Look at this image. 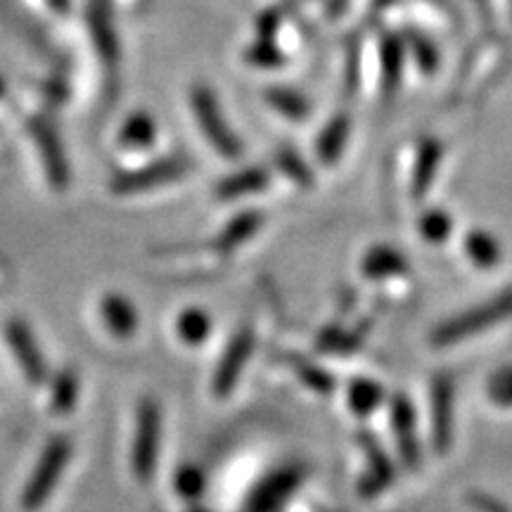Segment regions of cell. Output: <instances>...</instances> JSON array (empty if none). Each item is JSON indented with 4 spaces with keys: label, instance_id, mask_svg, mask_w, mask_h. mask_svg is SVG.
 <instances>
[{
    "label": "cell",
    "instance_id": "cell-30",
    "mask_svg": "<svg viewBox=\"0 0 512 512\" xmlns=\"http://www.w3.org/2000/svg\"><path fill=\"white\" fill-rule=\"evenodd\" d=\"M486 399L498 408H512V366L498 368L486 380Z\"/></svg>",
    "mask_w": 512,
    "mask_h": 512
},
{
    "label": "cell",
    "instance_id": "cell-12",
    "mask_svg": "<svg viewBox=\"0 0 512 512\" xmlns=\"http://www.w3.org/2000/svg\"><path fill=\"white\" fill-rule=\"evenodd\" d=\"M392 430L396 434V444L403 465L420 467V444L415 437V411L406 396H394L392 399Z\"/></svg>",
    "mask_w": 512,
    "mask_h": 512
},
{
    "label": "cell",
    "instance_id": "cell-20",
    "mask_svg": "<svg viewBox=\"0 0 512 512\" xmlns=\"http://www.w3.org/2000/svg\"><path fill=\"white\" fill-rule=\"evenodd\" d=\"M81 377L74 368H64L50 380V411L55 415H69L79 403Z\"/></svg>",
    "mask_w": 512,
    "mask_h": 512
},
{
    "label": "cell",
    "instance_id": "cell-2",
    "mask_svg": "<svg viewBox=\"0 0 512 512\" xmlns=\"http://www.w3.org/2000/svg\"><path fill=\"white\" fill-rule=\"evenodd\" d=\"M159 446H162V408L152 396H145L136 411V432L131 444V470L140 484L155 479Z\"/></svg>",
    "mask_w": 512,
    "mask_h": 512
},
{
    "label": "cell",
    "instance_id": "cell-36",
    "mask_svg": "<svg viewBox=\"0 0 512 512\" xmlns=\"http://www.w3.org/2000/svg\"><path fill=\"white\" fill-rule=\"evenodd\" d=\"M192 512H211V510H204V508H195Z\"/></svg>",
    "mask_w": 512,
    "mask_h": 512
},
{
    "label": "cell",
    "instance_id": "cell-21",
    "mask_svg": "<svg viewBox=\"0 0 512 512\" xmlns=\"http://www.w3.org/2000/svg\"><path fill=\"white\" fill-rule=\"evenodd\" d=\"M264 100L280 114V117L297 121V124H302V121L309 119L313 110L311 100L299 91H294V88H283V86L268 88L264 93Z\"/></svg>",
    "mask_w": 512,
    "mask_h": 512
},
{
    "label": "cell",
    "instance_id": "cell-17",
    "mask_svg": "<svg viewBox=\"0 0 512 512\" xmlns=\"http://www.w3.org/2000/svg\"><path fill=\"white\" fill-rule=\"evenodd\" d=\"M406 41L396 34H384L380 43V64H382V91L384 98H394L396 88L401 86L403 62H406Z\"/></svg>",
    "mask_w": 512,
    "mask_h": 512
},
{
    "label": "cell",
    "instance_id": "cell-34",
    "mask_svg": "<svg viewBox=\"0 0 512 512\" xmlns=\"http://www.w3.org/2000/svg\"><path fill=\"white\" fill-rule=\"evenodd\" d=\"M467 503H470L477 512H512L503 501L486 496L482 491H472V494L467 496Z\"/></svg>",
    "mask_w": 512,
    "mask_h": 512
},
{
    "label": "cell",
    "instance_id": "cell-3",
    "mask_svg": "<svg viewBox=\"0 0 512 512\" xmlns=\"http://www.w3.org/2000/svg\"><path fill=\"white\" fill-rule=\"evenodd\" d=\"M512 316V290L498 294L496 299L486 302L484 306L470 309L460 316L446 320L444 325H439L432 335L434 347H448V344H456L460 339H467L479 332L494 328L501 320Z\"/></svg>",
    "mask_w": 512,
    "mask_h": 512
},
{
    "label": "cell",
    "instance_id": "cell-19",
    "mask_svg": "<svg viewBox=\"0 0 512 512\" xmlns=\"http://www.w3.org/2000/svg\"><path fill=\"white\" fill-rule=\"evenodd\" d=\"M268 183H271L268 171L254 166V169L240 171V174L223 178V181L216 185V197L223 202L238 200V197L254 195V192H264L268 188Z\"/></svg>",
    "mask_w": 512,
    "mask_h": 512
},
{
    "label": "cell",
    "instance_id": "cell-5",
    "mask_svg": "<svg viewBox=\"0 0 512 512\" xmlns=\"http://www.w3.org/2000/svg\"><path fill=\"white\" fill-rule=\"evenodd\" d=\"M192 162L185 157H166L155 164H147L138 171H124L114 176L110 190L114 195H140V192L155 190L159 185L176 183L190 174Z\"/></svg>",
    "mask_w": 512,
    "mask_h": 512
},
{
    "label": "cell",
    "instance_id": "cell-29",
    "mask_svg": "<svg viewBox=\"0 0 512 512\" xmlns=\"http://www.w3.org/2000/svg\"><path fill=\"white\" fill-rule=\"evenodd\" d=\"M275 164H278V169L297 185H304V188H311L313 185V174L309 164H306L304 159L292 150V147H283V150H278V155H275Z\"/></svg>",
    "mask_w": 512,
    "mask_h": 512
},
{
    "label": "cell",
    "instance_id": "cell-37",
    "mask_svg": "<svg viewBox=\"0 0 512 512\" xmlns=\"http://www.w3.org/2000/svg\"><path fill=\"white\" fill-rule=\"evenodd\" d=\"M0 93H3V81H0Z\"/></svg>",
    "mask_w": 512,
    "mask_h": 512
},
{
    "label": "cell",
    "instance_id": "cell-24",
    "mask_svg": "<svg viewBox=\"0 0 512 512\" xmlns=\"http://www.w3.org/2000/svg\"><path fill=\"white\" fill-rule=\"evenodd\" d=\"M155 140H157L155 119L147 117L145 112L133 114L119 133V145L131 147V150H143V147L155 145Z\"/></svg>",
    "mask_w": 512,
    "mask_h": 512
},
{
    "label": "cell",
    "instance_id": "cell-23",
    "mask_svg": "<svg viewBox=\"0 0 512 512\" xmlns=\"http://www.w3.org/2000/svg\"><path fill=\"white\" fill-rule=\"evenodd\" d=\"M176 332L188 347H202L211 335V318L202 309H185L176 318Z\"/></svg>",
    "mask_w": 512,
    "mask_h": 512
},
{
    "label": "cell",
    "instance_id": "cell-1",
    "mask_svg": "<svg viewBox=\"0 0 512 512\" xmlns=\"http://www.w3.org/2000/svg\"><path fill=\"white\" fill-rule=\"evenodd\" d=\"M74 444L67 434H57L43 448L41 458L31 472L27 486H24L22 494V508L27 512H36L38 508L48 503V498L53 496L55 486L60 484V479L67 470L69 460H72Z\"/></svg>",
    "mask_w": 512,
    "mask_h": 512
},
{
    "label": "cell",
    "instance_id": "cell-16",
    "mask_svg": "<svg viewBox=\"0 0 512 512\" xmlns=\"http://www.w3.org/2000/svg\"><path fill=\"white\" fill-rule=\"evenodd\" d=\"M349 138H351V119L347 112H339L323 126V131L318 133L316 157L328 166L339 162V157H342L344 150H347Z\"/></svg>",
    "mask_w": 512,
    "mask_h": 512
},
{
    "label": "cell",
    "instance_id": "cell-31",
    "mask_svg": "<svg viewBox=\"0 0 512 512\" xmlns=\"http://www.w3.org/2000/svg\"><path fill=\"white\" fill-rule=\"evenodd\" d=\"M174 486L178 496L185 498V501H197L202 496L204 486H207V477H204V472L197 465H183L176 472Z\"/></svg>",
    "mask_w": 512,
    "mask_h": 512
},
{
    "label": "cell",
    "instance_id": "cell-26",
    "mask_svg": "<svg viewBox=\"0 0 512 512\" xmlns=\"http://www.w3.org/2000/svg\"><path fill=\"white\" fill-rule=\"evenodd\" d=\"M406 50L408 55L413 57L415 64H418V69L425 76H432L434 72H439L441 67V55H439V48L437 43L430 41L427 36L422 34H408L406 38Z\"/></svg>",
    "mask_w": 512,
    "mask_h": 512
},
{
    "label": "cell",
    "instance_id": "cell-38",
    "mask_svg": "<svg viewBox=\"0 0 512 512\" xmlns=\"http://www.w3.org/2000/svg\"><path fill=\"white\" fill-rule=\"evenodd\" d=\"M0 268H3V259H0Z\"/></svg>",
    "mask_w": 512,
    "mask_h": 512
},
{
    "label": "cell",
    "instance_id": "cell-4",
    "mask_svg": "<svg viewBox=\"0 0 512 512\" xmlns=\"http://www.w3.org/2000/svg\"><path fill=\"white\" fill-rule=\"evenodd\" d=\"M192 110H195L197 124H200L204 138L209 140L211 147L226 159H238L242 155V143L233 133V128L226 124L219 100L211 88L197 86L192 91Z\"/></svg>",
    "mask_w": 512,
    "mask_h": 512
},
{
    "label": "cell",
    "instance_id": "cell-9",
    "mask_svg": "<svg viewBox=\"0 0 512 512\" xmlns=\"http://www.w3.org/2000/svg\"><path fill=\"white\" fill-rule=\"evenodd\" d=\"M453 425H456V384L451 375L441 373L432 382V444L441 456H446L453 446Z\"/></svg>",
    "mask_w": 512,
    "mask_h": 512
},
{
    "label": "cell",
    "instance_id": "cell-8",
    "mask_svg": "<svg viewBox=\"0 0 512 512\" xmlns=\"http://www.w3.org/2000/svg\"><path fill=\"white\" fill-rule=\"evenodd\" d=\"M304 482L302 465H285L271 472L264 482L254 489L245 505V512H278L290 501L299 484Z\"/></svg>",
    "mask_w": 512,
    "mask_h": 512
},
{
    "label": "cell",
    "instance_id": "cell-33",
    "mask_svg": "<svg viewBox=\"0 0 512 512\" xmlns=\"http://www.w3.org/2000/svg\"><path fill=\"white\" fill-rule=\"evenodd\" d=\"M245 60L256 64V67L273 69V67H280V64H285L287 57L273 46V41H266V38H261L259 43H254V46L247 50Z\"/></svg>",
    "mask_w": 512,
    "mask_h": 512
},
{
    "label": "cell",
    "instance_id": "cell-14",
    "mask_svg": "<svg viewBox=\"0 0 512 512\" xmlns=\"http://www.w3.org/2000/svg\"><path fill=\"white\" fill-rule=\"evenodd\" d=\"M361 446L366 448L368 453V470L366 475L361 477V482H358V494L363 498H373L377 494H382V491L394 482V465L392 460L384 456L382 448L375 444V439H370L368 434L361 437Z\"/></svg>",
    "mask_w": 512,
    "mask_h": 512
},
{
    "label": "cell",
    "instance_id": "cell-7",
    "mask_svg": "<svg viewBox=\"0 0 512 512\" xmlns=\"http://www.w3.org/2000/svg\"><path fill=\"white\" fill-rule=\"evenodd\" d=\"M5 339H8V347L15 356L17 366L22 368V373L34 387L48 382V363L43 358L41 347L36 344L34 332L22 318H10L5 323Z\"/></svg>",
    "mask_w": 512,
    "mask_h": 512
},
{
    "label": "cell",
    "instance_id": "cell-27",
    "mask_svg": "<svg viewBox=\"0 0 512 512\" xmlns=\"http://www.w3.org/2000/svg\"><path fill=\"white\" fill-rule=\"evenodd\" d=\"M287 363H290V368L294 370V375H297L299 380L306 384V387L313 389V392L330 394L332 387H335L332 377L325 373L323 368L316 366V363L304 361V358H299V356H287Z\"/></svg>",
    "mask_w": 512,
    "mask_h": 512
},
{
    "label": "cell",
    "instance_id": "cell-28",
    "mask_svg": "<svg viewBox=\"0 0 512 512\" xmlns=\"http://www.w3.org/2000/svg\"><path fill=\"white\" fill-rule=\"evenodd\" d=\"M418 230L427 242H432V245H439V242H444L448 235H451L453 219L446 214V211L430 209V211H425V214L420 216Z\"/></svg>",
    "mask_w": 512,
    "mask_h": 512
},
{
    "label": "cell",
    "instance_id": "cell-35",
    "mask_svg": "<svg viewBox=\"0 0 512 512\" xmlns=\"http://www.w3.org/2000/svg\"><path fill=\"white\" fill-rule=\"evenodd\" d=\"M278 24H280L278 12H273V10L264 12V15H261V19H259L261 38H266V41H273V34H275V29H278Z\"/></svg>",
    "mask_w": 512,
    "mask_h": 512
},
{
    "label": "cell",
    "instance_id": "cell-32",
    "mask_svg": "<svg viewBox=\"0 0 512 512\" xmlns=\"http://www.w3.org/2000/svg\"><path fill=\"white\" fill-rule=\"evenodd\" d=\"M93 22V34L98 38V48L102 53V60L107 64H117V41L112 38V24L110 19L105 17V12L95 10L91 15Z\"/></svg>",
    "mask_w": 512,
    "mask_h": 512
},
{
    "label": "cell",
    "instance_id": "cell-13",
    "mask_svg": "<svg viewBox=\"0 0 512 512\" xmlns=\"http://www.w3.org/2000/svg\"><path fill=\"white\" fill-rule=\"evenodd\" d=\"M441 159H444V145L439 138L422 136L415 150V164H413V176H411V192L415 200H422L434 183V178L439 174Z\"/></svg>",
    "mask_w": 512,
    "mask_h": 512
},
{
    "label": "cell",
    "instance_id": "cell-15",
    "mask_svg": "<svg viewBox=\"0 0 512 512\" xmlns=\"http://www.w3.org/2000/svg\"><path fill=\"white\" fill-rule=\"evenodd\" d=\"M261 228H264V214H259V211H242L216 235L211 249L219 256H230L240 245L252 240Z\"/></svg>",
    "mask_w": 512,
    "mask_h": 512
},
{
    "label": "cell",
    "instance_id": "cell-18",
    "mask_svg": "<svg viewBox=\"0 0 512 512\" xmlns=\"http://www.w3.org/2000/svg\"><path fill=\"white\" fill-rule=\"evenodd\" d=\"M361 271L368 275L370 280H384L396 278V275L408 273V261L401 252H396L389 245H375L368 249L361 259Z\"/></svg>",
    "mask_w": 512,
    "mask_h": 512
},
{
    "label": "cell",
    "instance_id": "cell-25",
    "mask_svg": "<svg viewBox=\"0 0 512 512\" xmlns=\"http://www.w3.org/2000/svg\"><path fill=\"white\" fill-rule=\"evenodd\" d=\"M384 399L382 384L375 380H368V377H356L354 382L349 384V406L358 418H366L380 406Z\"/></svg>",
    "mask_w": 512,
    "mask_h": 512
},
{
    "label": "cell",
    "instance_id": "cell-6",
    "mask_svg": "<svg viewBox=\"0 0 512 512\" xmlns=\"http://www.w3.org/2000/svg\"><path fill=\"white\" fill-rule=\"evenodd\" d=\"M256 337L254 330L249 325H242V328L230 337V344L223 351L219 366H216L214 382H211V389H214L216 399H226V396L238 387L242 370L247 368L249 358L254 354Z\"/></svg>",
    "mask_w": 512,
    "mask_h": 512
},
{
    "label": "cell",
    "instance_id": "cell-10",
    "mask_svg": "<svg viewBox=\"0 0 512 512\" xmlns=\"http://www.w3.org/2000/svg\"><path fill=\"white\" fill-rule=\"evenodd\" d=\"M31 136H34L38 147L43 150V164H46L48 181L53 183V188L64 190L69 183V166L67 159H64L60 138H57L53 126L43 119L31 121Z\"/></svg>",
    "mask_w": 512,
    "mask_h": 512
},
{
    "label": "cell",
    "instance_id": "cell-11",
    "mask_svg": "<svg viewBox=\"0 0 512 512\" xmlns=\"http://www.w3.org/2000/svg\"><path fill=\"white\" fill-rule=\"evenodd\" d=\"M100 318L107 332L117 339L136 337L140 328V316L136 304L119 292H107L100 299Z\"/></svg>",
    "mask_w": 512,
    "mask_h": 512
},
{
    "label": "cell",
    "instance_id": "cell-22",
    "mask_svg": "<svg viewBox=\"0 0 512 512\" xmlns=\"http://www.w3.org/2000/svg\"><path fill=\"white\" fill-rule=\"evenodd\" d=\"M465 254L479 268H496L503 256L498 240L486 230H472V233L465 235Z\"/></svg>",
    "mask_w": 512,
    "mask_h": 512
}]
</instances>
